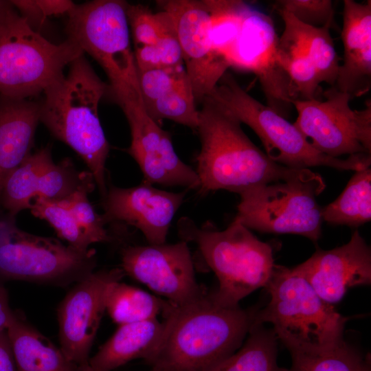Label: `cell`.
<instances>
[{
	"instance_id": "1",
	"label": "cell",
	"mask_w": 371,
	"mask_h": 371,
	"mask_svg": "<svg viewBox=\"0 0 371 371\" xmlns=\"http://www.w3.org/2000/svg\"><path fill=\"white\" fill-rule=\"evenodd\" d=\"M257 310L220 305L210 293L186 305H171L147 363L157 371H208L242 346Z\"/></svg>"
},
{
	"instance_id": "2",
	"label": "cell",
	"mask_w": 371,
	"mask_h": 371,
	"mask_svg": "<svg viewBox=\"0 0 371 371\" xmlns=\"http://www.w3.org/2000/svg\"><path fill=\"white\" fill-rule=\"evenodd\" d=\"M201 102L196 128L201 150L196 172L202 192L226 190L237 193L249 186L300 177L311 170L290 168L272 161L226 109L208 96Z\"/></svg>"
},
{
	"instance_id": "3",
	"label": "cell",
	"mask_w": 371,
	"mask_h": 371,
	"mask_svg": "<svg viewBox=\"0 0 371 371\" xmlns=\"http://www.w3.org/2000/svg\"><path fill=\"white\" fill-rule=\"evenodd\" d=\"M69 67L67 74L43 92L40 121L83 159L104 196L109 145L100 122L98 106L109 86L95 74L84 54Z\"/></svg>"
},
{
	"instance_id": "4",
	"label": "cell",
	"mask_w": 371,
	"mask_h": 371,
	"mask_svg": "<svg viewBox=\"0 0 371 371\" xmlns=\"http://www.w3.org/2000/svg\"><path fill=\"white\" fill-rule=\"evenodd\" d=\"M270 300L254 324L270 323L290 353L333 348L344 340L348 317L325 302L295 268L276 265L265 286Z\"/></svg>"
},
{
	"instance_id": "5",
	"label": "cell",
	"mask_w": 371,
	"mask_h": 371,
	"mask_svg": "<svg viewBox=\"0 0 371 371\" xmlns=\"http://www.w3.org/2000/svg\"><path fill=\"white\" fill-rule=\"evenodd\" d=\"M179 230L185 241L194 242L218 286L210 293L218 304L236 306L256 289L265 287L276 264L271 245L257 238L235 217L224 230L199 228L184 219Z\"/></svg>"
},
{
	"instance_id": "6",
	"label": "cell",
	"mask_w": 371,
	"mask_h": 371,
	"mask_svg": "<svg viewBox=\"0 0 371 371\" xmlns=\"http://www.w3.org/2000/svg\"><path fill=\"white\" fill-rule=\"evenodd\" d=\"M207 96L249 126L260 138L265 153L278 164L296 169L326 166L353 171L370 167L371 156L336 158L317 151L293 123L250 95L227 71Z\"/></svg>"
},
{
	"instance_id": "7",
	"label": "cell",
	"mask_w": 371,
	"mask_h": 371,
	"mask_svg": "<svg viewBox=\"0 0 371 371\" xmlns=\"http://www.w3.org/2000/svg\"><path fill=\"white\" fill-rule=\"evenodd\" d=\"M82 54L69 38L58 45L47 40L14 8L0 25V95L28 99L43 94Z\"/></svg>"
},
{
	"instance_id": "8",
	"label": "cell",
	"mask_w": 371,
	"mask_h": 371,
	"mask_svg": "<svg viewBox=\"0 0 371 371\" xmlns=\"http://www.w3.org/2000/svg\"><path fill=\"white\" fill-rule=\"evenodd\" d=\"M322 177L311 170L286 181L239 190L236 218L248 229L292 234L317 242L322 234V207L316 197L325 189Z\"/></svg>"
},
{
	"instance_id": "9",
	"label": "cell",
	"mask_w": 371,
	"mask_h": 371,
	"mask_svg": "<svg viewBox=\"0 0 371 371\" xmlns=\"http://www.w3.org/2000/svg\"><path fill=\"white\" fill-rule=\"evenodd\" d=\"M95 251L19 229L13 218L0 219V278L66 286L93 271Z\"/></svg>"
},
{
	"instance_id": "10",
	"label": "cell",
	"mask_w": 371,
	"mask_h": 371,
	"mask_svg": "<svg viewBox=\"0 0 371 371\" xmlns=\"http://www.w3.org/2000/svg\"><path fill=\"white\" fill-rule=\"evenodd\" d=\"M324 100H297L293 124L308 142L326 155H371V102L355 110L350 95L332 86L322 91Z\"/></svg>"
},
{
	"instance_id": "11",
	"label": "cell",
	"mask_w": 371,
	"mask_h": 371,
	"mask_svg": "<svg viewBox=\"0 0 371 371\" xmlns=\"http://www.w3.org/2000/svg\"><path fill=\"white\" fill-rule=\"evenodd\" d=\"M128 4L121 0H95L75 4L67 13V38L98 62L110 84L137 69L131 47Z\"/></svg>"
},
{
	"instance_id": "12",
	"label": "cell",
	"mask_w": 371,
	"mask_h": 371,
	"mask_svg": "<svg viewBox=\"0 0 371 371\" xmlns=\"http://www.w3.org/2000/svg\"><path fill=\"white\" fill-rule=\"evenodd\" d=\"M113 98L122 109L130 126L129 155L139 165L144 182L164 186L200 187L196 170L177 155L170 134L148 113L139 82L116 91Z\"/></svg>"
},
{
	"instance_id": "13",
	"label": "cell",
	"mask_w": 371,
	"mask_h": 371,
	"mask_svg": "<svg viewBox=\"0 0 371 371\" xmlns=\"http://www.w3.org/2000/svg\"><path fill=\"white\" fill-rule=\"evenodd\" d=\"M278 38L271 19L246 4L238 31L225 60L229 67L255 74L267 106L286 118L295 99L278 60Z\"/></svg>"
},
{
	"instance_id": "14",
	"label": "cell",
	"mask_w": 371,
	"mask_h": 371,
	"mask_svg": "<svg viewBox=\"0 0 371 371\" xmlns=\"http://www.w3.org/2000/svg\"><path fill=\"white\" fill-rule=\"evenodd\" d=\"M122 269L175 306L191 303L207 293L195 278L185 240L174 244L128 246L122 252Z\"/></svg>"
},
{
	"instance_id": "15",
	"label": "cell",
	"mask_w": 371,
	"mask_h": 371,
	"mask_svg": "<svg viewBox=\"0 0 371 371\" xmlns=\"http://www.w3.org/2000/svg\"><path fill=\"white\" fill-rule=\"evenodd\" d=\"M124 276L122 269L93 271L74 284L58 306L60 348L78 368L89 364L109 290Z\"/></svg>"
},
{
	"instance_id": "16",
	"label": "cell",
	"mask_w": 371,
	"mask_h": 371,
	"mask_svg": "<svg viewBox=\"0 0 371 371\" xmlns=\"http://www.w3.org/2000/svg\"><path fill=\"white\" fill-rule=\"evenodd\" d=\"M157 4L172 19L196 102H201L229 67L214 48L206 3L196 0H164Z\"/></svg>"
},
{
	"instance_id": "17",
	"label": "cell",
	"mask_w": 371,
	"mask_h": 371,
	"mask_svg": "<svg viewBox=\"0 0 371 371\" xmlns=\"http://www.w3.org/2000/svg\"><path fill=\"white\" fill-rule=\"evenodd\" d=\"M326 303H338L352 287L371 284V249L356 229L345 245L317 249L294 267Z\"/></svg>"
},
{
	"instance_id": "18",
	"label": "cell",
	"mask_w": 371,
	"mask_h": 371,
	"mask_svg": "<svg viewBox=\"0 0 371 371\" xmlns=\"http://www.w3.org/2000/svg\"><path fill=\"white\" fill-rule=\"evenodd\" d=\"M186 194L157 189L144 181L128 188L112 186L103 196V218L136 227L150 245L164 244Z\"/></svg>"
},
{
	"instance_id": "19",
	"label": "cell",
	"mask_w": 371,
	"mask_h": 371,
	"mask_svg": "<svg viewBox=\"0 0 371 371\" xmlns=\"http://www.w3.org/2000/svg\"><path fill=\"white\" fill-rule=\"evenodd\" d=\"M137 71L142 100L153 120H170L196 129L199 110L183 65Z\"/></svg>"
},
{
	"instance_id": "20",
	"label": "cell",
	"mask_w": 371,
	"mask_h": 371,
	"mask_svg": "<svg viewBox=\"0 0 371 371\" xmlns=\"http://www.w3.org/2000/svg\"><path fill=\"white\" fill-rule=\"evenodd\" d=\"M343 63L335 87L352 98L367 93L371 87V1H344ZM332 87V86H331Z\"/></svg>"
},
{
	"instance_id": "21",
	"label": "cell",
	"mask_w": 371,
	"mask_h": 371,
	"mask_svg": "<svg viewBox=\"0 0 371 371\" xmlns=\"http://www.w3.org/2000/svg\"><path fill=\"white\" fill-rule=\"evenodd\" d=\"M39 121V102L0 95V196L7 177L31 154Z\"/></svg>"
},
{
	"instance_id": "22",
	"label": "cell",
	"mask_w": 371,
	"mask_h": 371,
	"mask_svg": "<svg viewBox=\"0 0 371 371\" xmlns=\"http://www.w3.org/2000/svg\"><path fill=\"white\" fill-rule=\"evenodd\" d=\"M164 330L156 319L118 326L113 335L89 360L95 371H112L136 359L147 362L155 353Z\"/></svg>"
},
{
	"instance_id": "23",
	"label": "cell",
	"mask_w": 371,
	"mask_h": 371,
	"mask_svg": "<svg viewBox=\"0 0 371 371\" xmlns=\"http://www.w3.org/2000/svg\"><path fill=\"white\" fill-rule=\"evenodd\" d=\"M17 371H76L60 348L15 315L6 330Z\"/></svg>"
},
{
	"instance_id": "24",
	"label": "cell",
	"mask_w": 371,
	"mask_h": 371,
	"mask_svg": "<svg viewBox=\"0 0 371 371\" xmlns=\"http://www.w3.org/2000/svg\"><path fill=\"white\" fill-rule=\"evenodd\" d=\"M278 12L284 24L280 39L301 50L315 67L321 82L334 86L340 66L330 30L327 27H315L301 23L291 14Z\"/></svg>"
},
{
	"instance_id": "25",
	"label": "cell",
	"mask_w": 371,
	"mask_h": 371,
	"mask_svg": "<svg viewBox=\"0 0 371 371\" xmlns=\"http://www.w3.org/2000/svg\"><path fill=\"white\" fill-rule=\"evenodd\" d=\"M54 163L50 148L45 147L28 155L9 174L0 196V207L8 212V216L13 218L21 210L30 208L40 177Z\"/></svg>"
},
{
	"instance_id": "26",
	"label": "cell",
	"mask_w": 371,
	"mask_h": 371,
	"mask_svg": "<svg viewBox=\"0 0 371 371\" xmlns=\"http://www.w3.org/2000/svg\"><path fill=\"white\" fill-rule=\"evenodd\" d=\"M323 222L358 227L371 219V169L355 171L341 194L322 207Z\"/></svg>"
},
{
	"instance_id": "27",
	"label": "cell",
	"mask_w": 371,
	"mask_h": 371,
	"mask_svg": "<svg viewBox=\"0 0 371 371\" xmlns=\"http://www.w3.org/2000/svg\"><path fill=\"white\" fill-rule=\"evenodd\" d=\"M277 340L272 329L254 324L242 346L208 371H289L278 364Z\"/></svg>"
},
{
	"instance_id": "28",
	"label": "cell",
	"mask_w": 371,
	"mask_h": 371,
	"mask_svg": "<svg viewBox=\"0 0 371 371\" xmlns=\"http://www.w3.org/2000/svg\"><path fill=\"white\" fill-rule=\"evenodd\" d=\"M170 305L166 300L120 280L109 290L106 311L120 326L158 318Z\"/></svg>"
},
{
	"instance_id": "29",
	"label": "cell",
	"mask_w": 371,
	"mask_h": 371,
	"mask_svg": "<svg viewBox=\"0 0 371 371\" xmlns=\"http://www.w3.org/2000/svg\"><path fill=\"white\" fill-rule=\"evenodd\" d=\"M289 371H371V357L344 339L318 352H292Z\"/></svg>"
},
{
	"instance_id": "30",
	"label": "cell",
	"mask_w": 371,
	"mask_h": 371,
	"mask_svg": "<svg viewBox=\"0 0 371 371\" xmlns=\"http://www.w3.org/2000/svg\"><path fill=\"white\" fill-rule=\"evenodd\" d=\"M278 56L289 79L295 100L317 98L322 82L309 58L298 48L280 38Z\"/></svg>"
},
{
	"instance_id": "31",
	"label": "cell",
	"mask_w": 371,
	"mask_h": 371,
	"mask_svg": "<svg viewBox=\"0 0 371 371\" xmlns=\"http://www.w3.org/2000/svg\"><path fill=\"white\" fill-rule=\"evenodd\" d=\"M94 182L90 172L78 171L72 162L66 159L58 164L54 163L41 175L36 197L60 201L82 189L91 192Z\"/></svg>"
},
{
	"instance_id": "32",
	"label": "cell",
	"mask_w": 371,
	"mask_h": 371,
	"mask_svg": "<svg viewBox=\"0 0 371 371\" xmlns=\"http://www.w3.org/2000/svg\"><path fill=\"white\" fill-rule=\"evenodd\" d=\"M30 209L34 216L48 222L69 245L82 251L89 249L90 242L63 201L36 197Z\"/></svg>"
},
{
	"instance_id": "33",
	"label": "cell",
	"mask_w": 371,
	"mask_h": 371,
	"mask_svg": "<svg viewBox=\"0 0 371 371\" xmlns=\"http://www.w3.org/2000/svg\"><path fill=\"white\" fill-rule=\"evenodd\" d=\"M127 17L135 47L154 45L175 32L170 16L164 10L153 12L142 5L128 4Z\"/></svg>"
},
{
	"instance_id": "34",
	"label": "cell",
	"mask_w": 371,
	"mask_h": 371,
	"mask_svg": "<svg viewBox=\"0 0 371 371\" xmlns=\"http://www.w3.org/2000/svg\"><path fill=\"white\" fill-rule=\"evenodd\" d=\"M89 192V190L82 189L60 201H63L71 210L91 245L109 242L111 237L104 227L105 221L96 213L89 202L87 197Z\"/></svg>"
},
{
	"instance_id": "35",
	"label": "cell",
	"mask_w": 371,
	"mask_h": 371,
	"mask_svg": "<svg viewBox=\"0 0 371 371\" xmlns=\"http://www.w3.org/2000/svg\"><path fill=\"white\" fill-rule=\"evenodd\" d=\"M277 11H285L297 20L315 27L336 26L333 2L330 0H280L274 3Z\"/></svg>"
},
{
	"instance_id": "36",
	"label": "cell",
	"mask_w": 371,
	"mask_h": 371,
	"mask_svg": "<svg viewBox=\"0 0 371 371\" xmlns=\"http://www.w3.org/2000/svg\"><path fill=\"white\" fill-rule=\"evenodd\" d=\"M134 58L137 69L183 65V58L175 31L161 37L151 45L135 47Z\"/></svg>"
},
{
	"instance_id": "37",
	"label": "cell",
	"mask_w": 371,
	"mask_h": 371,
	"mask_svg": "<svg viewBox=\"0 0 371 371\" xmlns=\"http://www.w3.org/2000/svg\"><path fill=\"white\" fill-rule=\"evenodd\" d=\"M10 2L33 29L34 25H41L45 21L46 18L43 14L37 0H14L10 1Z\"/></svg>"
},
{
	"instance_id": "38",
	"label": "cell",
	"mask_w": 371,
	"mask_h": 371,
	"mask_svg": "<svg viewBox=\"0 0 371 371\" xmlns=\"http://www.w3.org/2000/svg\"><path fill=\"white\" fill-rule=\"evenodd\" d=\"M44 16L67 14L74 6L71 1L65 0H37Z\"/></svg>"
},
{
	"instance_id": "39",
	"label": "cell",
	"mask_w": 371,
	"mask_h": 371,
	"mask_svg": "<svg viewBox=\"0 0 371 371\" xmlns=\"http://www.w3.org/2000/svg\"><path fill=\"white\" fill-rule=\"evenodd\" d=\"M0 371H17L6 331L0 333Z\"/></svg>"
},
{
	"instance_id": "40",
	"label": "cell",
	"mask_w": 371,
	"mask_h": 371,
	"mask_svg": "<svg viewBox=\"0 0 371 371\" xmlns=\"http://www.w3.org/2000/svg\"><path fill=\"white\" fill-rule=\"evenodd\" d=\"M14 316L9 304L8 291L0 283V333L6 331Z\"/></svg>"
},
{
	"instance_id": "41",
	"label": "cell",
	"mask_w": 371,
	"mask_h": 371,
	"mask_svg": "<svg viewBox=\"0 0 371 371\" xmlns=\"http://www.w3.org/2000/svg\"><path fill=\"white\" fill-rule=\"evenodd\" d=\"M14 7L10 1L0 0V25L13 11Z\"/></svg>"
},
{
	"instance_id": "42",
	"label": "cell",
	"mask_w": 371,
	"mask_h": 371,
	"mask_svg": "<svg viewBox=\"0 0 371 371\" xmlns=\"http://www.w3.org/2000/svg\"><path fill=\"white\" fill-rule=\"evenodd\" d=\"M76 371H94V370L91 369L88 364L85 366L78 368V369Z\"/></svg>"
},
{
	"instance_id": "43",
	"label": "cell",
	"mask_w": 371,
	"mask_h": 371,
	"mask_svg": "<svg viewBox=\"0 0 371 371\" xmlns=\"http://www.w3.org/2000/svg\"><path fill=\"white\" fill-rule=\"evenodd\" d=\"M91 369H92V368H91ZM94 371H95V370H94ZM150 371H157V370H153V369H151V370H150Z\"/></svg>"
}]
</instances>
